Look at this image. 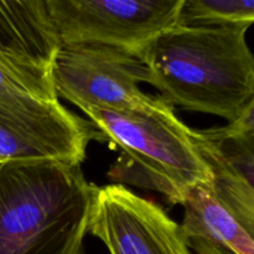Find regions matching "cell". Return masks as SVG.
<instances>
[{
    "label": "cell",
    "mask_w": 254,
    "mask_h": 254,
    "mask_svg": "<svg viewBox=\"0 0 254 254\" xmlns=\"http://www.w3.org/2000/svg\"><path fill=\"white\" fill-rule=\"evenodd\" d=\"M94 188L64 161L0 164V254H82Z\"/></svg>",
    "instance_id": "2"
},
{
    "label": "cell",
    "mask_w": 254,
    "mask_h": 254,
    "mask_svg": "<svg viewBox=\"0 0 254 254\" xmlns=\"http://www.w3.org/2000/svg\"><path fill=\"white\" fill-rule=\"evenodd\" d=\"M181 205L186 245L197 254H254V232L217 200L210 185L193 188Z\"/></svg>",
    "instance_id": "10"
},
{
    "label": "cell",
    "mask_w": 254,
    "mask_h": 254,
    "mask_svg": "<svg viewBox=\"0 0 254 254\" xmlns=\"http://www.w3.org/2000/svg\"><path fill=\"white\" fill-rule=\"evenodd\" d=\"M191 138L213 195L254 232V103L227 126L191 129Z\"/></svg>",
    "instance_id": "8"
},
{
    "label": "cell",
    "mask_w": 254,
    "mask_h": 254,
    "mask_svg": "<svg viewBox=\"0 0 254 254\" xmlns=\"http://www.w3.org/2000/svg\"><path fill=\"white\" fill-rule=\"evenodd\" d=\"M0 164H1V163H0Z\"/></svg>",
    "instance_id": "12"
},
{
    "label": "cell",
    "mask_w": 254,
    "mask_h": 254,
    "mask_svg": "<svg viewBox=\"0 0 254 254\" xmlns=\"http://www.w3.org/2000/svg\"><path fill=\"white\" fill-rule=\"evenodd\" d=\"M184 0H45L61 44L91 42L136 55L176 24Z\"/></svg>",
    "instance_id": "6"
},
{
    "label": "cell",
    "mask_w": 254,
    "mask_h": 254,
    "mask_svg": "<svg viewBox=\"0 0 254 254\" xmlns=\"http://www.w3.org/2000/svg\"><path fill=\"white\" fill-rule=\"evenodd\" d=\"M94 135L91 122L0 67V163L46 159L81 165Z\"/></svg>",
    "instance_id": "4"
},
{
    "label": "cell",
    "mask_w": 254,
    "mask_h": 254,
    "mask_svg": "<svg viewBox=\"0 0 254 254\" xmlns=\"http://www.w3.org/2000/svg\"><path fill=\"white\" fill-rule=\"evenodd\" d=\"M248 26L173 25L136 56L150 82L171 106L240 118L254 103V60L246 40Z\"/></svg>",
    "instance_id": "1"
},
{
    "label": "cell",
    "mask_w": 254,
    "mask_h": 254,
    "mask_svg": "<svg viewBox=\"0 0 254 254\" xmlns=\"http://www.w3.org/2000/svg\"><path fill=\"white\" fill-rule=\"evenodd\" d=\"M254 21V0H184L176 24L183 26H223Z\"/></svg>",
    "instance_id": "11"
},
{
    "label": "cell",
    "mask_w": 254,
    "mask_h": 254,
    "mask_svg": "<svg viewBox=\"0 0 254 254\" xmlns=\"http://www.w3.org/2000/svg\"><path fill=\"white\" fill-rule=\"evenodd\" d=\"M51 78L57 97L83 112H146L165 101L139 87L150 82L143 61L127 50L109 45L61 44L55 55Z\"/></svg>",
    "instance_id": "5"
},
{
    "label": "cell",
    "mask_w": 254,
    "mask_h": 254,
    "mask_svg": "<svg viewBox=\"0 0 254 254\" xmlns=\"http://www.w3.org/2000/svg\"><path fill=\"white\" fill-rule=\"evenodd\" d=\"M87 231L111 254H192L179 223L119 184L94 188Z\"/></svg>",
    "instance_id": "7"
},
{
    "label": "cell",
    "mask_w": 254,
    "mask_h": 254,
    "mask_svg": "<svg viewBox=\"0 0 254 254\" xmlns=\"http://www.w3.org/2000/svg\"><path fill=\"white\" fill-rule=\"evenodd\" d=\"M84 113L123 151L124 166L133 168L141 184L164 193L170 202L181 205L193 188L211 185V174L193 145L191 129L176 118L168 101L146 112L91 109Z\"/></svg>",
    "instance_id": "3"
},
{
    "label": "cell",
    "mask_w": 254,
    "mask_h": 254,
    "mask_svg": "<svg viewBox=\"0 0 254 254\" xmlns=\"http://www.w3.org/2000/svg\"><path fill=\"white\" fill-rule=\"evenodd\" d=\"M60 46L45 0H0V67L50 101H59L51 67Z\"/></svg>",
    "instance_id": "9"
}]
</instances>
